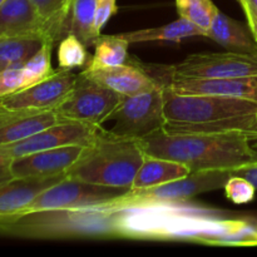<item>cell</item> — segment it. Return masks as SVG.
Segmentation results:
<instances>
[{"mask_svg":"<svg viewBox=\"0 0 257 257\" xmlns=\"http://www.w3.org/2000/svg\"><path fill=\"white\" fill-rule=\"evenodd\" d=\"M47 42L52 40L34 34L0 38V72L25 64Z\"/></svg>","mask_w":257,"mask_h":257,"instance_id":"21","label":"cell"},{"mask_svg":"<svg viewBox=\"0 0 257 257\" xmlns=\"http://www.w3.org/2000/svg\"><path fill=\"white\" fill-rule=\"evenodd\" d=\"M130 43L118 35H100L95 42L94 54L87 63L93 67H115L128 62Z\"/></svg>","mask_w":257,"mask_h":257,"instance_id":"23","label":"cell"},{"mask_svg":"<svg viewBox=\"0 0 257 257\" xmlns=\"http://www.w3.org/2000/svg\"><path fill=\"white\" fill-rule=\"evenodd\" d=\"M89 62L87 45L74 34H67L58 47V64L60 69L73 70L84 67Z\"/></svg>","mask_w":257,"mask_h":257,"instance_id":"27","label":"cell"},{"mask_svg":"<svg viewBox=\"0 0 257 257\" xmlns=\"http://www.w3.org/2000/svg\"><path fill=\"white\" fill-rule=\"evenodd\" d=\"M191 173L187 166L172 160L146 155L142 166L136 175L131 190L150 188L171 181L180 180Z\"/></svg>","mask_w":257,"mask_h":257,"instance_id":"19","label":"cell"},{"mask_svg":"<svg viewBox=\"0 0 257 257\" xmlns=\"http://www.w3.org/2000/svg\"><path fill=\"white\" fill-rule=\"evenodd\" d=\"M67 176L52 178H12L0 183V221L19 215L42 191Z\"/></svg>","mask_w":257,"mask_h":257,"instance_id":"17","label":"cell"},{"mask_svg":"<svg viewBox=\"0 0 257 257\" xmlns=\"http://www.w3.org/2000/svg\"><path fill=\"white\" fill-rule=\"evenodd\" d=\"M40 17L52 27L58 38L68 34V14L72 0H30Z\"/></svg>","mask_w":257,"mask_h":257,"instance_id":"26","label":"cell"},{"mask_svg":"<svg viewBox=\"0 0 257 257\" xmlns=\"http://www.w3.org/2000/svg\"><path fill=\"white\" fill-rule=\"evenodd\" d=\"M110 238L187 241L212 246H257V218L230 217L187 201L104 202Z\"/></svg>","mask_w":257,"mask_h":257,"instance_id":"1","label":"cell"},{"mask_svg":"<svg viewBox=\"0 0 257 257\" xmlns=\"http://www.w3.org/2000/svg\"><path fill=\"white\" fill-rule=\"evenodd\" d=\"M58 122L55 110L0 108V146L25 140Z\"/></svg>","mask_w":257,"mask_h":257,"instance_id":"16","label":"cell"},{"mask_svg":"<svg viewBox=\"0 0 257 257\" xmlns=\"http://www.w3.org/2000/svg\"><path fill=\"white\" fill-rule=\"evenodd\" d=\"M54 43H44L39 52L22 65L24 88L47 79L55 72L52 67V49ZM23 88V89H24Z\"/></svg>","mask_w":257,"mask_h":257,"instance_id":"25","label":"cell"},{"mask_svg":"<svg viewBox=\"0 0 257 257\" xmlns=\"http://www.w3.org/2000/svg\"><path fill=\"white\" fill-rule=\"evenodd\" d=\"M130 190L104 187L65 177L39 193L19 215L40 211L68 210L103 203L119 197ZM15 217V216H14ZM12 218V217H10Z\"/></svg>","mask_w":257,"mask_h":257,"instance_id":"7","label":"cell"},{"mask_svg":"<svg viewBox=\"0 0 257 257\" xmlns=\"http://www.w3.org/2000/svg\"><path fill=\"white\" fill-rule=\"evenodd\" d=\"M5 2H7V0H0V7H2V5H3V4H4V3H5Z\"/></svg>","mask_w":257,"mask_h":257,"instance_id":"34","label":"cell"},{"mask_svg":"<svg viewBox=\"0 0 257 257\" xmlns=\"http://www.w3.org/2000/svg\"><path fill=\"white\" fill-rule=\"evenodd\" d=\"M122 97L119 93L98 84L79 73L74 88L54 110L59 120L103 125L119 104Z\"/></svg>","mask_w":257,"mask_h":257,"instance_id":"6","label":"cell"},{"mask_svg":"<svg viewBox=\"0 0 257 257\" xmlns=\"http://www.w3.org/2000/svg\"><path fill=\"white\" fill-rule=\"evenodd\" d=\"M171 78L256 77L257 54L206 52L190 54L178 64L168 67Z\"/></svg>","mask_w":257,"mask_h":257,"instance_id":"8","label":"cell"},{"mask_svg":"<svg viewBox=\"0 0 257 257\" xmlns=\"http://www.w3.org/2000/svg\"><path fill=\"white\" fill-rule=\"evenodd\" d=\"M12 158L0 156V183L7 182V181L14 178L12 172Z\"/></svg>","mask_w":257,"mask_h":257,"instance_id":"31","label":"cell"},{"mask_svg":"<svg viewBox=\"0 0 257 257\" xmlns=\"http://www.w3.org/2000/svg\"><path fill=\"white\" fill-rule=\"evenodd\" d=\"M246 18H247L248 28H250L251 33H252L253 38H255L257 43V14H247Z\"/></svg>","mask_w":257,"mask_h":257,"instance_id":"33","label":"cell"},{"mask_svg":"<svg viewBox=\"0 0 257 257\" xmlns=\"http://www.w3.org/2000/svg\"><path fill=\"white\" fill-rule=\"evenodd\" d=\"M176 7L181 18L202 29L206 35L218 9L212 0H176Z\"/></svg>","mask_w":257,"mask_h":257,"instance_id":"24","label":"cell"},{"mask_svg":"<svg viewBox=\"0 0 257 257\" xmlns=\"http://www.w3.org/2000/svg\"><path fill=\"white\" fill-rule=\"evenodd\" d=\"M103 130L104 128L102 125L60 120L54 125H50L25 140L0 146V156L14 160L23 156L63 147V146H88L97 140Z\"/></svg>","mask_w":257,"mask_h":257,"instance_id":"10","label":"cell"},{"mask_svg":"<svg viewBox=\"0 0 257 257\" xmlns=\"http://www.w3.org/2000/svg\"><path fill=\"white\" fill-rule=\"evenodd\" d=\"M78 74L73 70L57 69L39 83L0 98L2 109L54 110L74 88Z\"/></svg>","mask_w":257,"mask_h":257,"instance_id":"11","label":"cell"},{"mask_svg":"<svg viewBox=\"0 0 257 257\" xmlns=\"http://www.w3.org/2000/svg\"><path fill=\"white\" fill-rule=\"evenodd\" d=\"M177 94H205L257 102V75L241 78H171L163 83Z\"/></svg>","mask_w":257,"mask_h":257,"instance_id":"13","label":"cell"},{"mask_svg":"<svg viewBox=\"0 0 257 257\" xmlns=\"http://www.w3.org/2000/svg\"><path fill=\"white\" fill-rule=\"evenodd\" d=\"M206 37L231 52L257 54V43L248 25L227 17L220 9L216 12Z\"/></svg>","mask_w":257,"mask_h":257,"instance_id":"18","label":"cell"},{"mask_svg":"<svg viewBox=\"0 0 257 257\" xmlns=\"http://www.w3.org/2000/svg\"><path fill=\"white\" fill-rule=\"evenodd\" d=\"M119 35L130 44H135L145 42H180L192 37H206V33L191 22L180 17V19L162 27L133 30Z\"/></svg>","mask_w":257,"mask_h":257,"instance_id":"20","label":"cell"},{"mask_svg":"<svg viewBox=\"0 0 257 257\" xmlns=\"http://www.w3.org/2000/svg\"><path fill=\"white\" fill-rule=\"evenodd\" d=\"M248 133H183L156 131L138 141L146 155L187 166L191 172L235 170L257 162V150Z\"/></svg>","mask_w":257,"mask_h":257,"instance_id":"2","label":"cell"},{"mask_svg":"<svg viewBox=\"0 0 257 257\" xmlns=\"http://www.w3.org/2000/svg\"><path fill=\"white\" fill-rule=\"evenodd\" d=\"M98 0H72L68 14V34H74L87 47L93 45L100 35L94 30Z\"/></svg>","mask_w":257,"mask_h":257,"instance_id":"22","label":"cell"},{"mask_svg":"<svg viewBox=\"0 0 257 257\" xmlns=\"http://www.w3.org/2000/svg\"><path fill=\"white\" fill-rule=\"evenodd\" d=\"M113 120L109 132L120 138L140 141L165 127L163 83L147 92L123 95L108 117Z\"/></svg>","mask_w":257,"mask_h":257,"instance_id":"5","label":"cell"},{"mask_svg":"<svg viewBox=\"0 0 257 257\" xmlns=\"http://www.w3.org/2000/svg\"><path fill=\"white\" fill-rule=\"evenodd\" d=\"M167 132L257 136V102L205 94H177L163 84Z\"/></svg>","mask_w":257,"mask_h":257,"instance_id":"3","label":"cell"},{"mask_svg":"<svg viewBox=\"0 0 257 257\" xmlns=\"http://www.w3.org/2000/svg\"><path fill=\"white\" fill-rule=\"evenodd\" d=\"M231 177L230 170H211L191 172L186 177L163 185L141 190H130L114 198L117 203L156 202V201H188L201 193L225 187Z\"/></svg>","mask_w":257,"mask_h":257,"instance_id":"9","label":"cell"},{"mask_svg":"<svg viewBox=\"0 0 257 257\" xmlns=\"http://www.w3.org/2000/svg\"><path fill=\"white\" fill-rule=\"evenodd\" d=\"M223 188H225V193L228 200L237 205L251 202L256 195L255 186L241 176L231 175Z\"/></svg>","mask_w":257,"mask_h":257,"instance_id":"28","label":"cell"},{"mask_svg":"<svg viewBox=\"0 0 257 257\" xmlns=\"http://www.w3.org/2000/svg\"><path fill=\"white\" fill-rule=\"evenodd\" d=\"M80 74L122 95L147 92L161 84L160 80L151 77L145 68L136 67L128 62L115 67H93L87 64Z\"/></svg>","mask_w":257,"mask_h":257,"instance_id":"14","label":"cell"},{"mask_svg":"<svg viewBox=\"0 0 257 257\" xmlns=\"http://www.w3.org/2000/svg\"><path fill=\"white\" fill-rule=\"evenodd\" d=\"M245 14H257V0H238Z\"/></svg>","mask_w":257,"mask_h":257,"instance_id":"32","label":"cell"},{"mask_svg":"<svg viewBox=\"0 0 257 257\" xmlns=\"http://www.w3.org/2000/svg\"><path fill=\"white\" fill-rule=\"evenodd\" d=\"M231 175L241 176V177L246 178V180H248L253 186H255L257 190V162L242 166V167L235 168V170L231 171Z\"/></svg>","mask_w":257,"mask_h":257,"instance_id":"30","label":"cell"},{"mask_svg":"<svg viewBox=\"0 0 257 257\" xmlns=\"http://www.w3.org/2000/svg\"><path fill=\"white\" fill-rule=\"evenodd\" d=\"M85 146L70 145L14 158L12 172L14 178H52L65 176L79 160Z\"/></svg>","mask_w":257,"mask_h":257,"instance_id":"12","label":"cell"},{"mask_svg":"<svg viewBox=\"0 0 257 257\" xmlns=\"http://www.w3.org/2000/svg\"><path fill=\"white\" fill-rule=\"evenodd\" d=\"M28 34L42 35L53 43L59 39L30 0H7L0 7V38Z\"/></svg>","mask_w":257,"mask_h":257,"instance_id":"15","label":"cell"},{"mask_svg":"<svg viewBox=\"0 0 257 257\" xmlns=\"http://www.w3.org/2000/svg\"><path fill=\"white\" fill-rule=\"evenodd\" d=\"M115 2L117 0H98L97 2L94 19V30L97 35H100L108 20L117 12V3Z\"/></svg>","mask_w":257,"mask_h":257,"instance_id":"29","label":"cell"},{"mask_svg":"<svg viewBox=\"0 0 257 257\" xmlns=\"http://www.w3.org/2000/svg\"><path fill=\"white\" fill-rule=\"evenodd\" d=\"M145 157L138 141L103 130L94 142L85 146L65 176L92 185L131 190Z\"/></svg>","mask_w":257,"mask_h":257,"instance_id":"4","label":"cell"}]
</instances>
